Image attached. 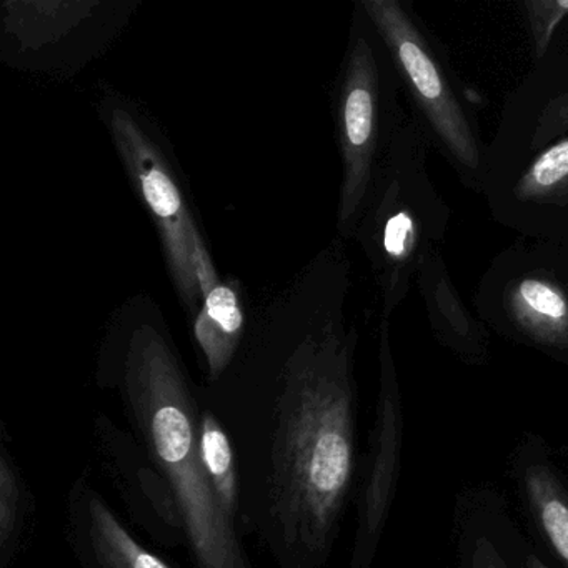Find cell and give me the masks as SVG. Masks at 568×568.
<instances>
[{
    "label": "cell",
    "instance_id": "cell-18",
    "mask_svg": "<svg viewBox=\"0 0 568 568\" xmlns=\"http://www.w3.org/2000/svg\"><path fill=\"white\" fill-rule=\"evenodd\" d=\"M568 132V95L555 99L544 114L538 119L537 129L531 139V148L544 149L545 145L550 144L555 139Z\"/></svg>",
    "mask_w": 568,
    "mask_h": 568
},
{
    "label": "cell",
    "instance_id": "cell-17",
    "mask_svg": "<svg viewBox=\"0 0 568 568\" xmlns=\"http://www.w3.org/2000/svg\"><path fill=\"white\" fill-rule=\"evenodd\" d=\"M535 54L544 58L557 26L568 16V0H530L525 4Z\"/></svg>",
    "mask_w": 568,
    "mask_h": 568
},
{
    "label": "cell",
    "instance_id": "cell-16",
    "mask_svg": "<svg viewBox=\"0 0 568 568\" xmlns=\"http://www.w3.org/2000/svg\"><path fill=\"white\" fill-rule=\"evenodd\" d=\"M525 485L541 530L568 567V497L564 488L544 465L528 468Z\"/></svg>",
    "mask_w": 568,
    "mask_h": 568
},
{
    "label": "cell",
    "instance_id": "cell-10",
    "mask_svg": "<svg viewBox=\"0 0 568 568\" xmlns=\"http://www.w3.org/2000/svg\"><path fill=\"white\" fill-rule=\"evenodd\" d=\"M484 314H500L514 332L538 347L568 351V277L534 254L501 271L500 287Z\"/></svg>",
    "mask_w": 568,
    "mask_h": 568
},
{
    "label": "cell",
    "instance_id": "cell-9",
    "mask_svg": "<svg viewBox=\"0 0 568 568\" xmlns=\"http://www.w3.org/2000/svg\"><path fill=\"white\" fill-rule=\"evenodd\" d=\"M64 531L81 568H174L134 534L88 471L69 488Z\"/></svg>",
    "mask_w": 568,
    "mask_h": 568
},
{
    "label": "cell",
    "instance_id": "cell-2",
    "mask_svg": "<svg viewBox=\"0 0 568 568\" xmlns=\"http://www.w3.org/2000/svg\"><path fill=\"white\" fill-rule=\"evenodd\" d=\"M102 384L121 402L125 427L174 491L192 568H254L237 521L224 510L201 455V394L168 338L139 325Z\"/></svg>",
    "mask_w": 568,
    "mask_h": 568
},
{
    "label": "cell",
    "instance_id": "cell-12",
    "mask_svg": "<svg viewBox=\"0 0 568 568\" xmlns=\"http://www.w3.org/2000/svg\"><path fill=\"white\" fill-rule=\"evenodd\" d=\"M417 284L435 332L455 347L480 351L485 345L484 328L458 297L438 248L428 252L422 261Z\"/></svg>",
    "mask_w": 568,
    "mask_h": 568
},
{
    "label": "cell",
    "instance_id": "cell-11",
    "mask_svg": "<svg viewBox=\"0 0 568 568\" xmlns=\"http://www.w3.org/2000/svg\"><path fill=\"white\" fill-rule=\"evenodd\" d=\"M194 248L195 272L202 292L201 308L195 315L194 337L204 357L207 384H214L237 355L244 332V314L237 291L222 284L219 278L199 231L195 232Z\"/></svg>",
    "mask_w": 568,
    "mask_h": 568
},
{
    "label": "cell",
    "instance_id": "cell-1",
    "mask_svg": "<svg viewBox=\"0 0 568 568\" xmlns=\"http://www.w3.org/2000/svg\"><path fill=\"white\" fill-rule=\"evenodd\" d=\"M237 458L242 534L274 568H325L357 464L354 342L327 324L258 374L205 385Z\"/></svg>",
    "mask_w": 568,
    "mask_h": 568
},
{
    "label": "cell",
    "instance_id": "cell-5",
    "mask_svg": "<svg viewBox=\"0 0 568 568\" xmlns=\"http://www.w3.org/2000/svg\"><path fill=\"white\" fill-rule=\"evenodd\" d=\"M111 131L122 162L158 225L175 288L189 311L195 312L202 304L194 248L199 229L181 189L161 149L124 109L112 111Z\"/></svg>",
    "mask_w": 568,
    "mask_h": 568
},
{
    "label": "cell",
    "instance_id": "cell-3",
    "mask_svg": "<svg viewBox=\"0 0 568 568\" xmlns=\"http://www.w3.org/2000/svg\"><path fill=\"white\" fill-rule=\"evenodd\" d=\"M448 209L427 172V145L415 122L392 132L377 197L365 211L364 241L377 272L384 318L400 305L422 261L447 231Z\"/></svg>",
    "mask_w": 568,
    "mask_h": 568
},
{
    "label": "cell",
    "instance_id": "cell-7",
    "mask_svg": "<svg viewBox=\"0 0 568 568\" xmlns=\"http://www.w3.org/2000/svg\"><path fill=\"white\" fill-rule=\"evenodd\" d=\"M378 358H381V385H378L377 407H375V422L367 460H365L361 488H358L357 525H355L354 547H352L348 568L372 567L385 521L390 514L395 488H397L398 468H400L404 417H402L400 390H398L397 371H395L394 352H392L388 318H382Z\"/></svg>",
    "mask_w": 568,
    "mask_h": 568
},
{
    "label": "cell",
    "instance_id": "cell-19",
    "mask_svg": "<svg viewBox=\"0 0 568 568\" xmlns=\"http://www.w3.org/2000/svg\"><path fill=\"white\" fill-rule=\"evenodd\" d=\"M470 568H510L487 538H478L471 555Z\"/></svg>",
    "mask_w": 568,
    "mask_h": 568
},
{
    "label": "cell",
    "instance_id": "cell-8",
    "mask_svg": "<svg viewBox=\"0 0 568 568\" xmlns=\"http://www.w3.org/2000/svg\"><path fill=\"white\" fill-rule=\"evenodd\" d=\"M381 81L374 49L367 39H355L338 98V135L344 164L338 227L344 234L357 224L374 184L382 135Z\"/></svg>",
    "mask_w": 568,
    "mask_h": 568
},
{
    "label": "cell",
    "instance_id": "cell-20",
    "mask_svg": "<svg viewBox=\"0 0 568 568\" xmlns=\"http://www.w3.org/2000/svg\"><path fill=\"white\" fill-rule=\"evenodd\" d=\"M528 568H548L540 558L530 557L528 558Z\"/></svg>",
    "mask_w": 568,
    "mask_h": 568
},
{
    "label": "cell",
    "instance_id": "cell-15",
    "mask_svg": "<svg viewBox=\"0 0 568 568\" xmlns=\"http://www.w3.org/2000/svg\"><path fill=\"white\" fill-rule=\"evenodd\" d=\"M527 204L568 209V138L545 148L515 185Z\"/></svg>",
    "mask_w": 568,
    "mask_h": 568
},
{
    "label": "cell",
    "instance_id": "cell-13",
    "mask_svg": "<svg viewBox=\"0 0 568 568\" xmlns=\"http://www.w3.org/2000/svg\"><path fill=\"white\" fill-rule=\"evenodd\" d=\"M38 501L22 474L8 430L0 437V568H16L34 527Z\"/></svg>",
    "mask_w": 568,
    "mask_h": 568
},
{
    "label": "cell",
    "instance_id": "cell-4",
    "mask_svg": "<svg viewBox=\"0 0 568 568\" xmlns=\"http://www.w3.org/2000/svg\"><path fill=\"white\" fill-rule=\"evenodd\" d=\"M362 8L390 52L432 134L464 171L478 174L480 149L474 129L420 29L397 0H365Z\"/></svg>",
    "mask_w": 568,
    "mask_h": 568
},
{
    "label": "cell",
    "instance_id": "cell-14",
    "mask_svg": "<svg viewBox=\"0 0 568 568\" xmlns=\"http://www.w3.org/2000/svg\"><path fill=\"white\" fill-rule=\"evenodd\" d=\"M201 455L209 480L222 507L241 527V518H239L241 484H239L234 445L217 415L204 402H202L201 418Z\"/></svg>",
    "mask_w": 568,
    "mask_h": 568
},
{
    "label": "cell",
    "instance_id": "cell-6",
    "mask_svg": "<svg viewBox=\"0 0 568 568\" xmlns=\"http://www.w3.org/2000/svg\"><path fill=\"white\" fill-rule=\"evenodd\" d=\"M91 437L95 464L131 527L155 547L185 551V525L174 491L138 438L102 412L92 420Z\"/></svg>",
    "mask_w": 568,
    "mask_h": 568
}]
</instances>
